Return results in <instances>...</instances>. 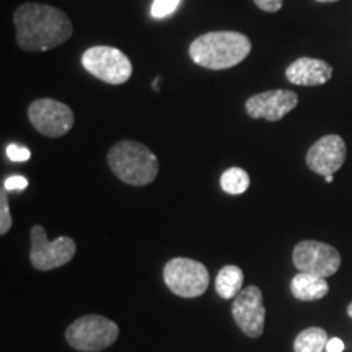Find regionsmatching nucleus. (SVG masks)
<instances>
[{"mask_svg": "<svg viewBox=\"0 0 352 352\" xmlns=\"http://www.w3.org/2000/svg\"><path fill=\"white\" fill-rule=\"evenodd\" d=\"M32 126L46 138H63L74 127L76 116L67 104L51 98L33 101L28 108Z\"/></svg>", "mask_w": 352, "mask_h": 352, "instance_id": "obj_9", "label": "nucleus"}, {"mask_svg": "<svg viewBox=\"0 0 352 352\" xmlns=\"http://www.w3.org/2000/svg\"><path fill=\"white\" fill-rule=\"evenodd\" d=\"M2 186L6 188L7 191H21V189L28 188V179H26L25 176L13 175V176H8L6 182H3Z\"/></svg>", "mask_w": 352, "mask_h": 352, "instance_id": "obj_21", "label": "nucleus"}, {"mask_svg": "<svg viewBox=\"0 0 352 352\" xmlns=\"http://www.w3.org/2000/svg\"><path fill=\"white\" fill-rule=\"evenodd\" d=\"M324 179H327V183H333V175L324 176Z\"/></svg>", "mask_w": 352, "mask_h": 352, "instance_id": "obj_24", "label": "nucleus"}, {"mask_svg": "<svg viewBox=\"0 0 352 352\" xmlns=\"http://www.w3.org/2000/svg\"><path fill=\"white\" fill-rule=\"evenodd\" d=\"M82 65L88 74L109 85H122L132 76L129 57L111 46H94L87 50L82 54Z\"/></svg>", "mask_w": 352, "mask_h": 352, "instance_id": "obj_6", "label": "nucleus"}, {"mask_svg": "<svg viewBox=\"0 0 352 352\" xmlns=\"http://www.w3.org/2000/svg\"><path fill=\"white\" fill-rule=\"evenodd\" d=\"M243 271L235 264H228V266H223L219 271L217 279H215V292L219 294V297L230 300L243 290L241 289L243 287Z\"/></svg>", "mask_w": 352, "mask_h": 352, "instance_id": "obj_15", "label": "nucleus"}, {"mask_svg": "<svg viewBox=\"0 0 352 352\" xmlns=\"http://www.w3.org/2000/svg\"><path fill=\"white\" fill-rule=\"evenodd\" d=\"M347 315H349L351 318H352V302H351V305L347 307Z\"/></svg>", "mask_w": 352, "mask_h": 352, "instance_id": "obj_25", "label": "nucleus"}, {"mask_svg": "<svg viewBox=\"0 0 352 352\" xmlns=\"http://www.w3.org/2000/svg\"><path fill=\"white\" fill-rule=\"evenodd\" d=\"M179 2L182 0H153L151 15L157 20L166 19V16H170L179 7Z\"/></svg>", "mask_w": 352, "mask_h": 352, "instance_id": "obj_18", "label": "nucleus"}, {"mask_svg": "<svg viewBox=\"0 0 352 352\" xmlns=\"http://www.w3.org/2000/svg\"><path fill=\"white\" fill-rule=\"evenodd\" d=\"M316 2H338V0H316Z\"/></svg>", "mask_w": 352, "mask_h": 352, "instance_id": "obj_26", "label": "nucleus"}, {"mask_svg": "<svg viewBox=\"0 0 352 352\" xmlns=\"http://www.w3.org/2000/svg\"><path fill=\"white\" fill-rule=\"evenodd\" d=\"M232 315L236 327L248 338H259L264 331L266 308L263 302V292L256 285H250L235 297L232 305Z\"/></svg>", "mask_w": 352, "mask_h": 352, "instance_id": "obj_10", "label": "nucleus"}, {"mask_svg": "<svg viewBox=\"0 0 352 352\" xmlns=\"http://www.w3.org/2000/svg\"><path fill=\"white\" fill-rule=\"evenodd\" d=\"M252 52V41L239 32H210L197 36L189 46L192 63L210 70L239 65Z\"/></svg>", "mask_w": 352, "mask_h": 352, "instance_id": "obj_2", "label": "nucleus"}, {"mask_svg": "<svg viewBox=\"0 0 352 352\" xmlns=\"http://www.w3.org/2000/svg\"><path fill=\"white\" fill-rule=\"evenodd\" d=\"M254 3H256V7L261 8L263 12L276 13L283 8L284 0H254Z\"/></svg>", "mask_w": 352, "mask_h": 352, "instance_id": "obj_22", "label": "nucleus"}, {"mask_svg": "<svg viewBox=\"0 0 352 352\" xmlns=\"http://www.w3.org/2000/svg\"><path fill=\"white\" fill-rule=\"evenodd\" d=\"M120 336V327L107 316L85 315L74 321L65 331L69 346L80 352H98L113 346Z\"/></svg>", "mask_w": 352, "mask_h": 352, "instance_id": "obj_4", "label": "nucleus"}, {"mask_svg": "<svg viewBox=\"0 0 352 352\" xmlns=\"http://www.w3.org/2000/svg\"><path fill=\"white\" fill-rule=\"evenodd\" d=\"M109 168L122 183L147 186L158 175V160L151 148L135 140H122L108 152Z\"/></svg>", "mask_w": 352, "mask_h": 352, "instance_id": "obj_3", "label": "nucleus"}, {"mask_svg": "<svg viewBox=\"0 0 352 352\" xmlns=\"http://www.w3.org/2000/svg\"><path fill=\"white\" fill-rule=\"evenodd\" d=\"M342 351H344V342H342L340 338H333V340L328 341L327 352H342Z\"/></svg>", "mask_w": 352, "mask_h": 352, "instance_id": "obj_23", "label": "nucleus"}, {"mask_svg": "<svg viewBox=\"0 0 352 352\" xmlns=\"http://www.w3.org/2000/svg\"><path fill=\"white\" fill-rule=\"evenodd\" d=\"M164 279L175 296L183 298L201 297L209 287V271L191 258H173L166 263Z\"/></svg>", "mask_w": 352, "mask_h": 352, "instance_id": "obj_5", "label": "nucleus"}, {"mask_svg": "<svg viewBox=\"0 0 352 352\" xmlns=\"http://www.w3.org/2000/svg\"><path fill=\"white\" fill-rule=\"evenodd\" d=\"M10 228H12V215H10V208H8V196H7V189L2 186V189H0V235H6Z\"/></svg>", "mask_w": 352, "mask_h": 352, "instance_id": "obj_19", "label": "nucleus"}, {"mask_svg": "<svg viewBox=\"0 0 352 352\" xmlns=\"http://www.w3.org/2000/svg\"><path fill=\"white\" fill-rule=\"evenodd\" d=\"M77 245L70 236H59L56 240H47V233L43 226L32 228V248L30 261L38 271H51L64 266L76 256Z\"/></svg>", "mask_w": 352, "mask_h": 352, "instance_id": "obj_7", "label": "nucleus"}, {"mask_svg": "<svg viewBox=\"0 0 352 352\" xmlns=\"http://www.w3.org/2000/svg\"><path fill=\"white\" fill-rule=\"evenodd\" d=\"M298 104V96L292 90H267L263 94L250 96L245 103V109L253 120L280 121L285 114L296 109Z\"/></svg>", "mask_w": 352, "mask_h": 352, "instance_id": "obj_11", "label": "nucleus"}, {"mask_svg": "<svg viewBox=\"0 0 352 352\" xmlns=\"http://www.w3.org/2000/svg\"><path fill=\"white\" fill-rule=\"evenodd\" d=\"M329 338L323 328H308L294 341V352H323L327 351Z\"/></svg>", "mask_w": 352, "mask_h": 352, "instance_id": "obj_16", "label": "nucleus"}, {"mask_svg": "<svg viewBox=\"0 0 352 352\" xmlns=\"http://www.w3.org/2000/svg\"><path fill=\"white\" fill-rule=\"evenodd\" d=\"M292 261L298 272H308L327 279L340 270L341 254L334 246L323 241L305 240L294 248Z\"/></svg>", "mask_w": 352, "mask_h": 352, "instance_id": "obj_8", "label": "nucleus"}, {"mask_svg": "<svg viewBox=\"0 0 352 352\" xmlns=\"http://www.w3.org/2000/svg\"><path fill=\"white\" fill-rule=\"evenodd\" d=\"M346 155L347 148L342 138L336 134H329L311 145L307 153V165L316 175H334L344 165Z\"/></svg>", "mask_w": 352, "mask_h": 352, "instance_id": "obj_12", "label": "nucleus"}, {"mask_svg": "<svg viewBox=\"0 0 352 352\" xmlns=\"http://www.w3.org/2000/svg\"><path fill=\"white\" fill-rule=\"evenodd\" d=\"M329 285L324 277L308 274V272H298L294 276L290 283V292L297 300L315 302L323 298L328 294Z\"/></svg>", "mask_w": 352, "mask_h": 352, "instance_id": "obj_14", "label": "nucleus"}, {"mask_svg": "<svg viewBox=\"0 0 352 352\" xmlns=\"http://www.w3.org/2000/svg\"><path fill=\"white\" fill-rule=\"evenodd\" d=\"M333 77V67L327 60L314 57H300L285 69V78L294 85L316 87L323 85Z\"/></svg>", "mask_w": 352, "mask_h": 352, "instance_id": "obj_13", "label": "nucleus"}, {"mask_svg": "<svg viewBox=\"0 0 352 352\" xmlns=\"http://www.w3.org/2000/svg\"><path fill=\"white\" fill-rule=\"evenodd\" d=\"M6 152H7V157L10 158L12 162H26V160H30V157H32L30 148L23 147V145H16V144L7 145Z\"/></svg>", "mask_w": 352, "mask_h": 352, "instance_id": "obj_20", "label": "nucleus"}, {"mask_svg": "<svg viewBox=\"0 0 352 352\" xmlns=\"http://www.w3.org/2000/svg\"><path fill=\"white\" fill-rule=\"evenodd\" d=\"M16 44L23 51L43 52L72 38L74 26L63 10L41 3H23L13 13Z\"/></svg>", "mask_w": 352, "mask_h": 352, "instance_id": "obj_1", "label": "nucleus"}, {"mask_svg": "<svg viewBox=\"0 0 352 352\" xmlns=\"http://www.w3.org/2000/svg\"><path fill=\"white\" fill-rule=\"evenodd\" d=\"M220 186L227 195H243L246 189L250 188V175L243 168L233 166V168L223 171L222 176H220Z\"/></svg>", "mask_w": 352, "mask_h": 352, "instance_id": "obj_17", "label": "nucleus"}]
</instances>
